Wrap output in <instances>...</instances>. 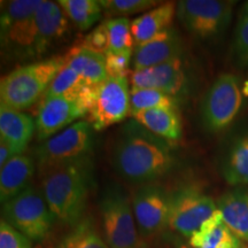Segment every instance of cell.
I'll return each mask as SVG.
<instances>
[{"label": "cell", "instance_id": "cell-36", "mask_svg": "<svg viewBox=\"0 0 248 248\" xmlns=\"http://www.w3.org/2000/svg\"><path fill=\"white\" fill-rule=\"evenodd\" d=\"M43 248H64V246H63V243H62V240H61V241H59L58 244H48Z\"/></svg>", "mask_w": 248, "mask_h": 248}, {"label": "cell", "instance_id": "cell-34", "mask_svg": "<svg viewBox=\"0 0 248 248\" xmlns=\"http://www.w3.org/2000/svg\"><path fill=\"white\" fill-rule=\"evenodd\" d=\"M133 51L120 52V53H108L106 57V68L108 76H123L128 77L131 71L129 69L130 62H131Z\"/></svg>", "mask_w": 248, "mask_h": 248}, {"label": "cell", "instance_id": "cell-24", "mask_svg": "<svg viewBox=\"0 0 248 248\" xmlns=\"http://www.w3.org/2000/svg\"><path fill=\"white\" fill-rule=\"evenodd\" d=\"M223 176L230 185L248 184V131L235 139L229 150Z\"/></svg>", "mask_w": 248, "mask_h": 248}, {"label": "cell", "instance_id": "cell-16", "mask_svg": "<svg viewBox=\"0 0 248 248\" xmlns=\"http://www.w3.org/2000/svg\"><path fill=\"white\" fill-rule=\"evenodd\" d=\"M182 40L172 28L144 44L135 46L132 53L133 70H142L181 58Z\"/></svg>", "mask_w": 248, "mask_h": 248}, {"label": "cell", "instance_id": "cell-2", "mask_svg": "<svg viewBox=\"0 0 248 248\" xmlns=\"http://www.w3.org/2000/svg\"><path fill=\"white\" fill-rule=\"evenodd\" d=\"M91 156L46 169L42 175V193L57 221L77 225L84 213L92 182Z\"/></svg>", "mask_w": 248, "mask_h": 248}, {"label": "cell", "instance_id": "cell-15", "mask_svg": "<svg viewBox=\"0 0 248 248\" xmlns=\"http://www.w3.org/2000/svg\"><path fill=\"white\" fill-rule=\"evenodd\" d=\"M68 29V21L60 5L42 0L35 15L32 40L28 57H39L61 38Z\"/></svg>", "mask_w": 248, "mask_h": 248}, {"label": "cell", "instance_id": "cell-30", "mask_svg": "<svg viewBox=\"0 0 248 248\" xmlns=\"http://www.w3.org/2000/svg\"><path fill=\"white\" fill-rule=\"evenodd\" d=\"M99 2L102 9L106 11L107 15L121 17L142 13L147 9H153L161 5L160 1L154 0H101Z\"/></svg>", "mask_w": 248, "mask_h": 248}, {"label": "cell", "instance_id": "cell-32", "mask_svg": "<svg viewBox=\"0 0 248 248\" xmlns=\"http://www.w3.org/2000/svg\"><path fill=\"white\" fill-rule=\"evenodd\" d=\"M79 46L95 52V53L106 54L109 49V36H108L106 22L99 24L97 28H94L80 43Z\"/></svg>", "mask_w": 248, "mask_h": 248}, {"label": "cell", "instance_id": "cell-35", "mask_svg": "<svg viewBox=\"0 0 248 248\" xmlns=\"http://www.w3.org/2000/svg\"><path fill=\"white\" fill-rule=\"evenodd\" d=\"M16 155L14 154L13 150L9 147V145L2 139H0V167H4L9 160L13 159Z\"/></svg>", "mask_w": 248, "mask_h": 248}, {"label": "cell", "instance_id": "cell-9", "mask_svg": "<svg viewBox=\"0 0 248 248\" xmlns=\"http://www.w3.org/2000/svg\"><path fill=\"white\" fill-rule=\"evenodd\" d=\"M130 93L128 77L108 76L94 88V95L88 114L94 130H102L122 122L130 115Z\"/></svg>", "mask_w": 248, "mask_h": 248}, {"label": "cell", "instance_id": "cell-18", "mask_svg": "<svg viewBox=\"0 0 248 248\" xmlns=\"http://www.w3.org/2000/svg\"><path fill=\"white\" fill-rule=\"evenodd\" d=\"M35 172V161L20 154L5 164L0 171V200L4 204L29 187Z\"/></svg>", "mask_w": 248, "mask_h": 248}, {"label": "cell", "instance_id": "cell-27", "mask_svg": "<svg viewBox=\"0 0 248 248\" xmlns=\"http://www.w3.org/2000/svg\"><path fill=\"white\" fill-rule=\"evenodd\" d=\"M153 108H177V101L166 93L152 89H131L130 116Z\"/></svg>", "mask_w": 248, "mask_h": 248}, {"label": "cell", "instance_id": "cell-11", "mask_svg": "<svg viewBox=\"0 0 248 248\" xmlns=\"http://www.w3.org/2000/svg\"><path fill=\"white\" fill-rule=\"evenodd\" d=\"M42 0H12L2 2L0 36L2 47L28 55L32 40L35 15Z\"/></svg>", "mask_w": 248, "mask_h": 248}, {"label": "cell", "instance_id": "cell-1", "mask_svg": "<svg viewBox=\"0 0 248 248\" xmlns=\"http://www.w3.org/2000/svg\"><path fill=\"white\" fill-rule=\"evenodd\" d=\"M111 162L126 181L144 184L168 173L175 164V155L169 141L148 131L137 121H130L120 130Z\"/></svg>", "mask_w": 248, "mask_h": 248}, {"label": "cell", "instance_id": "cell-25", "mask_svg": "<svg viewBox=\"0 0 248 248\" xmlns=\"http://www.w3.org/2000/svg\"><path fill=\"white\" fill-rule=\"evenodd\" d=\"M67 17L80 30H88L101 18L102 7L97 0H60Z\"/></svg>", "mask_w": 248, "mask_h": 248}, {"label": "cell", "instance_id": "cell-26", "mask_svg": "<svg viewBox=\"0 0 248 248\" xmlns=\"http://www.w3.org/2000/svg\"><path fill=\"white\" fill-rule=\"evenodd\" d=\"M88 84H85L78 74L68 64L59 71L54 79L49 84L48 89L43 95V98L48 97H66L71 99H78L82 90Z\"/></svg>", "mask_w": 248, "mask_h": 248}, {"label": "cell", "instance_id": "cell-4", "mask_svg": "<svg viewBox=\"0 0 248 248\" xmlns=\"http://www.w3.org/2000/svg\"><path fill=\"white\" fill-rule=\"evenodd\" d=\"M104 237L109 248H142L133 214L132 199L122 188L111 186L100 200Z\"/></svg>", "mask_w": 248, "mask_h": 248}, {"label": "cell", "instance_id": "cell-10", "mask_svg": "<svg viewBox=\"0 0 248 248\" xmlns=\"http://www.w3.org/2000/svg\"><path fill=\"white\" fill-rule=\"evenodd\" d=\"M233 1L182 0L177 2V16L186 30L201 38L223 32L232 18Z\"/></svg>", "mask_w": 248, "mask_h": 248}, {"label": "cell", "instance_id": "cell-29", "mask_svg": "<svg viewBox=\"0 0 248 248\" xmlns=\"http://www.w3.org/2000/svg\"><path fill=\"white\" fill-rule=\"evenodd\" d=\"M62 243L64 248H109L88 221L79 222Z\"/></svg>", "mask_w": 248, "mask_h": 248}, {"label": "cell", "instance_id": "cell-20", "mask_svg": "<svg viewBox=\"0 0 248 248\" xmlns=\"http://www.w3.org/2000/svg\"><path fill=\"white\" fill-rule=\"evenodd\" d=\"M132 117L148 131L169 142L178 141L183 136L177 108H153L138 111Z\"/></svg>", "mask_w": 248, "mask_h": 248}, {"label": "cell", "instance_id": "cell-28", "mask_svg": "<svg viewBox=\"0 0 248 248\" xmlns=\"http://www.w3.org/2000/svg\"><path fill=\"white\" fill-rule=\"evenodd\" d=\"M108 36H109V49L111 53L133 51L135 40L131 32V23L126 17H115L107 22ZM107 52V53H108Z\"/></svg>", "mask_w": 248, "mask_h": 248}, {"label": "cell", "instance_id": "cell-3", "mask_svg": "<svg viewBox=\"0 0 248 248\" xmlns=\"http://www.w3.org/2000/svg\"><path fill=\"white\" fill-rule=\"evenodd\" d=\"M64 64L63 55L33 62L11 71L0 83V105L20 111L32 106L43 98Z\"/></svg>", "mask_w": 248, "mask_h": 248}, {"label": "cell", "instance_id": "cell-12", "mask_svg": "<svg viewBox=\"0 0 248 248\" xmlns=\"http://www.w3.org/2000/svg\"><path fill=\"white\" fill-rule=\"evenodd\" d=\"M132 207L141 240H151L168 229L169 194L159 186H140L132 195Z\"/></svg>", "mask_w": 248, "mask_h": 248}, {"label": "cell", "instance_id": "cell-7", "mask_svg": "<svg viewBox=\"0 0 248 248\" xmlns=\"http://www.w3.org/2000/svg\"><path fill=\"white\" fill-rule=\"evenodd\" d=\"M239 83L231 74H222L213 83L201 105V120L209 132H219L232 123L241 107Z\"/></svg>", "mask_w": 248, "mask_h": 248}, {"label": "cell", "instance_id": "cell-22", "mask_svg": "<svg viewBox=\"0 0 248 248\" xmlns=\"http://www.w3.org/2000/svg\"><path fill=\"white\" fill-rule=\"evenodd\" d=\"M223 221L240 240L248 241V192L244 188L226 192L217 201Z\"/></svg>", "mask_w": 248, "mask_h": 248}, {"label": "cell", "instance_id": "cell-21", "mask_svg": "<svg viewBox=\"0 0 248 248\" xmlns=\"http://www.w3.org/2000/svg\"><path fill=\"white\" fill-rule=\"evenodd\" d=\"M192 248H243L239 238L226 226L218 209L190 238Z\"/></svg>", "mask_w": 248, "mask_h": 248}, {"label": "cell", "instance_id": "cell-6", "mask_svg": "<svg viewBox=\"0 0 248 248\" xmlns=\"http://www.w3.org/2000/svg\"><path fill=\"white\" fill-rule=\"evenodd\" d=\"M93 148V126L78 121L53 136L36 148L39 172L82 157L90 156Z\"/></svg>", "mask_w": 248, "mask_h": 248}, {"label": "cell", "instance_id": "cell-13", "mask_svg": "<svg viewBox=\"0 0 248 248\" xmlns=\"http://www.w3.org/2000/svg\"><path fill=\"white\" fill-rule=\"evenodd\" d=\"M131 89H152L172 98L184 95L187 91V76L181 58L173 59L157 66L130 74Z\"/></svg>", "mask_w": 248, "mask_h": 248}, {"label": "cell", "instance_id": "cell-31", "mask_svg": "<svg viewBox=\"0 0 248 248\" xmlns=\"http://www.w3.org/2000/svg\"><path fill=\"white\" fill-rule=\"evenodd\" d=\"M234 53L241 64L248 63V2L241 12L234 33Z\"/></svg>", "mask_w": 248, "mask_h": 248}, {"label": "cell", "instance_id": "cell-14", "mask_svg": "<svg viewBox=\"0 0 248 248\" xmlns=\"http://www.w3.org/2000/svg\"><path fill=\"white\" fill-rule=\"evenodd\" d=\"M86 114L85 108L78 99L66 97L42 98L36 117V130L38 140H47L59 130ZM74 124V123H73Z\"/></svg>", "mask_w": 248, "mask_h": 248}, {"label": "cell", "instance_id": "cell-17", "mask_svg": "<svg viewBox=\"0 0 248 248\" xmlns=\"http://www.w3.org/2000/svg\"><path fill=\"white\" fill-rule=\"evenodd\" d=\"M36 122L20 110L0 105V136L15 155L23 154L32 138Z\"/></svg>", "mask_w": 248, "mask_h": 248}, {"label": "cell", "instance_id": "cell-19", "mask_svg": "<svg viewBox=\"0 0 248 248\" xmlns=\"http://www.w3.org/2000/svg\"><path fill=\"white\" fill-rule=\"evenodd\" d=\"M176 13H177V5H175V2L168 1L135 18L131 22V32L135 40V46L144 44L170 29V24Z\"/></svg>", "mask_w": 248, "mask_h": 248}, {"label": "cell", "instance_id": "cell-8", "mask_svg": "<svg viewBox=\"0 0 248 248\" xmlns=\"http://www.w3.org/2000/svg\"><path fill=\"white\" fill-rule=\"evenodd\" d=\"M216 209L215 201L198 188H178L169 194L168 229L182 237L191 238Z\"/></svg>", "mask_w": 248, "mask_h": 248}, {"label": "cell", "instance_id": "cell-37", "mask_svg": "<svg viewBox=\"0 0 248 248\" xmlns=\"http://www.w3.org/2000/svg\"><path fill=\"white\" fill-rule=\"evenodd\" d=\"M175 248H192L190 245H185V244H181V245H177Z\"/></svg>", "mask_w": 248, "mask_h": 248}, {"label": "cell", "instance_id": "cell-23", "mask_svg": "<svg viewBox=\"0 0 248 248\" xmlns=\"http://www.w3.org/2000/svg\"><path fill=\"white\" fill-rule=\"evenodd\" d=\"M64 60L90 86H98L108 78L105 54L95 53L78 45L64 55Z\"/></svg>", "mask_w": 248, "mask_h": 248}, {"label": "cell", "instance_id": "cell-33", "mask_svg": "<svg viewBox=\"0 0 248 248\" xmlns=\"http://www.w3.org/2000/svg\"><path fill=\"white\" fill-rule=\"evenodd\" d=\"M0 248H32L31 240L9 225L5 219L0 221Z\"/></svg>", "mask_w": 248, "mask_h": 248}, {"label": "cell", "instance_id": "cell-5", "mask_svg": "<svg viewBox=\"0 0 248 248\" xmlns=\"http://www.w3.org/2000/svg\"><path fill=\"white\" fill-rule=\"evenodd\" d=\"M2 219L31 241L43 240L55 221L42 192L32 186L2 204Z\"/></svg>", "mask_w": 248, "mask_h": 248}]
</instances>
